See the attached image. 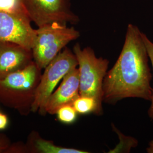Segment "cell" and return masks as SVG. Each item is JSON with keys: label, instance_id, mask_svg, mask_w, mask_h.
I'll list each match as a JSON object with an SVG mask.
<instances>
[{"label": "cell", "instance_id": "cell-1", "mask_svg": "<svg viewBox=\"0 0 153 153\" xmlns=\"http://www.w3.org/2000/svg\"><path fill=\"white\" fill-rule=\"evenodd\" d=\"M142 34L137 26L128 25L120 54L104 77L103 102L115 104L126 98L150 101L153 76Z\"/></svg>", "mask_w": 153, "mask_h": 153}, {"label": "cell", "instance_id": "cell-2", "mask_svg": "<svg viewBox=\"0 0 153 153\" xmlns=\"http://www.w3.org/2000/svg\"><path fill=\"white\" fill-rule=\"evenodd\" d=\"M41 71L33 61L22 70L0 78V102L22 114L31 111Z\"/></svg>", "mask_w": 153, "mask_h": 153}, {"label": "cell", "instance_id": "cell-3", "mask_svg": "<svg viewBox=\"0 0 153 153\" xmlns=\"http://www.w3.org/2000/svg\"><path fill=\"white\" fill-rule=\"evenodd\" d=\"M32 49L33 60L40 69H44L66 46L79 38L80 33L66 24L55 22L36 29Z\"/></svg>", "mask_w": 153, "mask_h": 153}, {"label": "cell", "instance_id": "cell-4", "mask_svg": "<svg viewBox=\"0 0 153 153\" xmlns=\"http://www.w3.org/2000/svg\"><path fill=\"white\" fill-rule=\"evenodd\" d=\"M73 51L78 62L80 95L94 98L102 108L103 81L109 60L98 57L93 48L89 47L82 48L79 43L74 45Z\"/></svg>", "mask_w": 153, "mask_h": 153}, {"label": "cell", "instance_id": "cell-5", "mask_svg": "<svg viewBox=\"0 0 153 153\" xmlns=\"http://www.w3.org/2000/svg\"><path fill=\"white\" fill-rule=\"evenodd\" d=\"M78 66L73 51L65 47L44 69L36 90L31 111L45 115V106L55 88L66 74Z\"/></svg>", "mask_w": 153, "mask_h": 153}, {"label": "cell", "instance_id": "cell-6", "mask_svg": "<svg viewBox=\"0 0 153 153\" xmlns=\"http://www.w3.org/2000/svg\"><path fill=\"white\" fill-rule=\"evenodd\" d=\"M31 21L39 27L57 22L76 25L79 18L71 9V0H22Z\"/></svg>", "mask_w": 153, "mask_h": 153}, {"label": "cell", "instance_id": "cell-7", "mask_svg": "<svg viewBox=\"0 0 153 153\" xmlns=\"http://www.w3.org/2000/svg\"><path fill=\"white\" fill-rule=\"evenodd\" d=\"M31 22L28 16L0 11V42L14 43L32 50L37 33Z\"/></svg>", "mask_w": 153, "mask_h": 153}, {"label": "cell", "instance_id": "cell-8", "mask_svg": "<svg viewBox=\"0 0 153 153\" xmlns=\"http://www.w3.org/2000/svg\"><path fill=\"white\" fill-rule=\"evenodd\" d=\"M79 95V71L76 68L66 74L59 88L50 96L45 106L46 114H56L61 107L73 104Z\"/></svg>", "mask_w": 153, "mask_h": 153}, {"label": "cell", "instance_id": "cell-9", "mask_svg": "<svg viewBox=\"0 0 153 153\" xmlns=\"http://www.w3.org/2000/svg\"><path fill=\"white\" fill-rule=\"evenodd\" d=\"M33 61L32 50L14 43L0 42V78L22 70Z\"/></svg>", "mask_w": 153, "mask_h": 153}, {"label": "cell", "instance_id": "cell-10", "mask_svg": "<svg viewBox=\"0 0 153 153\" xmlns=\"http://www.w3.org/2000/svg\"><path fill=\"white\" fill-rule=\"evenodd\" d=\"M72 105L79 115H101L103 112V109L99 105L97 100L91 97L79 95Z\"/></svg>", "mask_w": 153, "mask_h": 153}, {"label": "cell", "instance_id": "cell-11", "mask_svg": "<svg viewBox=\"0 0 153 153\" xmlns=\"http://www.w3.org/2000/svg\"><path fill=\"white\" fill-rule=\"evenodd\" d=\"M35 148L43 153H88V151L73 148H66L56 145L53 142L41 138H37L34 143Z\"/></svg>", "mask_w": 153, "mask_h": 153}, {"label": "cell", "instance_id": "cell-12", "mask_svg": "<svg viewBox=\"0 0 153 153\" xmlns=\"http://www.w3.org/2000/svg\"><path fill=\"white\" fill-rule=\"evenodd\" d=\"M0 11L29 17L22 0H0Z\"/></svg>", "mask_w": 153, "mask_h": 153}, {"label": "cell", "instance_id": "cell-13", "mask_svg": "<svg viewBox=\"0 0 153 153\" xmlns=\"http://www.w3.org/2000/svg\"><path fill=\"white\" fill-rule=\"evenodd\" d=\"M113 130L118 135L120 138V143L116 146V147L112 150H111L109 153H129L132 148H136L138 142L137 140L133 137H127L122 134L119 130H118L113 124Z\"/></svg>", "mask_w": 153, "mask_h": 153}, {"label": "cell", "instance_id": "cell-14", "mask_svg": "<svg viewBox=\"0 0 153 153\" xmlns=\"http://www.w3.org/2000/svg\"><path fill=\"white\" fill-rule=\"evenodd\" d=\"M77 114L76 110L72 104H66L61 107L56 115L60 122L66 124H70L76 121Z\"/></svg>", "mask_w": 153, "mask_h": 153}, {"label": "cell", "instance_id": "cell-15", "mask_svg": "<svg viewBox=\"0 0 153 153\" xmlns=\"http://www.w3.org/2000/svg\"><path fill=\"white\" fill-rule=\"evenodd\" d=\"M142 36H143V39L145 44L146 45V49L148 51V55H149V59H150V61L152 64L153 71V42H152L148 38L146 35H145L143 33L142 34ZM150 102H151L149 108L148 109V116H149L150 119L153 123V88Z\"/></svg>", "mask_w": 153, "mask_h": 153}, {"label": "cell", "instance_id": "cell-16", "mask_svg": "<svg viewBox=\"0 0 153 153\" xmlns=\"http://www.w3.org/2000/svg\"><path fill=\"white\" fill-rule=\"evenodd\" d=\"M8 124V119L6 115L0 112V130L4 129Z\"/></svg>", "mask_w": 153, "mask_h": 153}, {"label": "cell", "instance_id": "cell-17", "mask_svg": "<svg viewBox=\"0 0 153 153\" xmlns=\"http://www.w3.org/2000/svg\"><path fill=\"white\" fill-rule=\"evenodd\" d=\"M8 148V143L4 141V139L0 138V153L5 151Z\"/></svg>", "mask_w": 153, "mask_h": 153}, {"label": "cell", "instance_id": "cell-18", "mask_svg": "<svg viewBox=\"0 0 153 153\" xmlns=\"http://www.w3.org/2000/svg\"><path fill=\"white\" fill-rule=\"evenodd\" d=\"M146 152L148 153H153V140L149 143L148 148L146 149Z\"/></svg>", "mask_w": 153, "mask_h": 153}]
</instances>
